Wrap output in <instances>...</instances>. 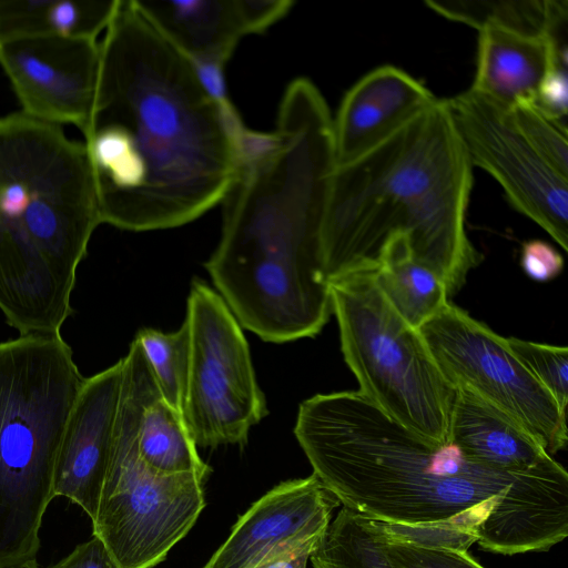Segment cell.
<instances>
[{
    "mask_svg": "<svg viewBox=\"0 0 568 568\" xmlns=\"http://www.w3.org/2000/svg\"><path fill=\"white\" fill-rule=\"evenodd\" d=\"M344 359L359 393L414 433L448 442L456 388L445 378L426 342L390 305L375 268L328 284Z\"/></svg>",
    "mask_w": 568,
    "mask_h": 568,
    "instance_id": "obj_7",
    "label": "cell"
},
{
    "mask_svg": "<svg viewBox=\"0 0 568 568\" xmlns=\"http://www.w3.org/2000/svg\"><path fill=\"white\" fill-rule=\"evenodd\" d=\"M372 523L393 568H484L468 549L426 528Z\"/></svg>",
    "mask_w": 568,
    "mask_h": 568,
    "instance_id": "obj_22",
    "label": "cell"
},
{
    "mask_svg": "<svg viewBox=\"0 0 568 568\" xmlns=\"http://www.w3.org/2000/svg\"><path fill=\"white\" fill-rule=\"evenodd\" d=\"M418 331L455 388L471 392L511 417L549 455L566 447V414L506 338L449 302Z\"/></svg>",
    "mask_w": 568,
    "mask_h": 568,
    "instance_id": "obj_9",
    "label": "cell"
},
{
    "mask_svg": "<svg viewBox=\"0 0 568 568\" xmlns=\"http://www.w3.org/2000/svg\"><path fill=\"white\" fill-rule=\"evenodd\" d=\"M121 383L122 358L84 379L58 453L53 496L82 508L91 523L110 462Z\"/></svg>",
    "mask_w": 568,
    "mask_h": 568,
    "instance_id": "obj_13",
    "label": "cell"
},
{
    "mask_svg": "<svg viewBox=\"0 0 568 568\" xmlns=\"http://www.w3.org/2000/svg\"><path fill=\"white\" fill-rule=\"evenodd\" d=\"M511 119L532 148L562 176L568 178L567 124L544 114L532 102L509 108Z\"/></svg>",
    "mask_w": 568,
    "mask_h": 568,
    "instance_id": "obj_25",
    "label": "cell"
},
{
    "mask_svg": "<svg viewBox=\"0 0 568 568\" xmlns=\"http://www.w3.org/2000/svg\"><path fill=\"white\" fill-rule=\"evenodd\" d=\"M39 568V567H34ZM50 568H118L97 537L78 545L68 556Z\"/></svg>",
    "mask_w": 568,
    "mask_h": 568,
    "instance_id": "obj_30",
    "label": "cell"
},
{
    "mask_svg": "<svg viewBox=\"0 0 568 568\" xmlns=\"http://www.w3.org/2000/svg\"><path fill=\"white\" fill-rule=\"evenodd\" d=\"M425 3L445 18L469 24L477 30L486 24H495L521 32L545 34L558 42L567 40L566 0H427Z\"/></svg>",
    "mask_w": 568,
    "mask_h": 568,
    "instance_id": "obj_21",
    "label": "cell"
},
{
    "mask_svg": "<svg viewBox=\"0 0 568 568\" xmlns=\"http://www.w3.org/2000/svg\"><path fill=\"white\" fill-rule=\"evenodd\" d=\"M448 442L470 460L513 474L531 471L554 459L523 426L465 388H456Z\"/></svg>",
    "mask_w": 568,
    "mask_h": 568,
    "instance_id": "obj_16",
    "label": "cell"
},
{
    "mask_svg": "<svg viewBox=\"0 0 568 568\" xmlns=\"http://www.w3.org/2000/svg\"><path fill=\"white\" fill-rule=\"evenodd\" d=\"M0 65L23 113L57 125H84L100 65L97 40L45 36L1 42Z\"/></svg>",
    "mask_w": 568,
    "mask_h": 568,
    "instance_id": "obj_11",
    "label": "cell"
},
{
    "mask_svg": "<svg viewBox=\"0 0 568 568\" xmlns=\"http://www.w3.org/2000/svg\"><path fill=\"white\" fill-rule=\"evenodd\" d=\"M294 434L343 507L377 523L456 530L496 554H523L515 508L545 521L560 510L554 496L568 494L555 459L523 474L486 467L404 427L358 390L304 400Z\"/></svg>",
    "mask_w": 568,
    "mask_h": 568,
    "instance_id": "obj_2",
    "label": "cell"
},
{
    "mask_svg": "<svg viewBox=\"0 0 568 568\" xmlns=\"http://www.w3.org/2000/svg\"><path fill=\"white\" fill-rule=\"evenodd\" d=\"M337 505L314 474L283 481L239 517L202 568H258L284 557L313 554Z\"/></svg>",
    "mask_w": 568,
    "mask_h": 568,
    "instance_id": "obj_12",
    "label": "cell"
},
{
    "mask_svg": "<svg viewBox=\"0 0 568 568\" xmlns=\"http://www.w3.org/2000/svg\"><path fill=\"white\" fill-rule=\"evenodd\" d=\"M84 379L60 334L0 343V568L38 567L58 453Z\"/></svg>",
    "mask_w": 568,
    "mask_h": 568,
    "instance_id": "obj_5",
    "label": "cell"
},
{
    "mask_svg": "<svg viewBox=\"0 0 568 568\" xmlns=\"http://www.w3.org/2000/svg\"><path fill=\"white\" fill-rule=\"evenodd\" d=\"M143 354L162 398L183 416L190 365V334L186 323L172 333L153 328L138 332Z\"/></svg>",
    "mask_w": 568,
    "mask_h": 568,
    "instance_id": "obj_24",
    "label": "cell"
},
{
    "mask_svg": "<svg viewBox=\"0 0 568 568\" xmlns=\"http://www.w3.org/2000/svg\"><path fill=\"white\" fill-rule=\"evenodd\" d=\"M556 64L567 67V45L545 34L486 24L478 29L470 90L509 108L532 102L541 80Z\"/></svg>",
    "mask_w": 568,
    "mask_h": 568,
    "instance_id": "obj_15",
    "label": "cell"
},
{
    "mask_svg": "<svg viewBox=\"0 0 568 568\" xmlns=\"http://www.w3.org/2000/svg\"><path fill=\"white\" fill-rule=\"evenodd\" d=\"M314 568H393L372 520L342 507L311 555Z\"/></svg>",
    "mask_w": 568,
    "mask_h": 568,
    "instance_id": "obj_23",
    "label": "cell"
},
{
    "mask_svg": "<svg viewBox=\"0 0 568 568\" xmlns=\"http://www.w3.org/2000/svg\"><path fill=\"white\" fill-rule=\"evenodd\" d=\"M375 281L394 310L417 329L448 302L444 282L412 256L404 236L392 239L384 247Z\"/></svg>",
    "mask_w": 568,
    "mask_h": 568,
    "instance_id": "obj_19",
    "label": "cell"
},
{
    "mask_svg": "<svg viewBox=\"0 0 568 568\" xmlns=\"http://www.w3.org/2000/svg\"><path fill=\"white\" fill-rule=\"evenodd\" d=\"M532 103L549 118L567 123V67L556 64L548 70L538 87Z\"/></svg>",
    "mask_w": 568,
    "mask_h": 568,
    "instance_id": "obj_27",
    "label": "cell"
},
{
    "mask_svg": "<svg viewBox=\"0 0 568 568\" xmlns=\"http://www.w3.org/2000/svg\"><path fill=\"white\" fill-rule=\"evenodd\" d=\"M312 552H302L298 555L276 559L258 568H306Z\"/></svg>",
    "mask_w": 568,
    "mask_h": 568,
    "instance_id": "obj_31",
    "label": "cell"
},
{
    "mask_svg": "<svg viewBox=\"0 0 568 568\" xmlns=\"http://www.w3.org/2000/svg\"><path fill=\"white\" fill-rule=\"evenodd\" d=\"M99 224L84 144L22 111L0 118V310L20 335L60 334Z\"/></svg>",
    "mask_w": 568,
    "mask_h": 568,
    "instance_id": "obj_4",
    "label": "cell"
},
{
    "mask_svg": "<svg viewBox=\"0 0 568 568\" xmlns=\"http://www.w3.org/2000/svg\"><path fill=\"white\" fill-rule=\"evenodd\" d=\"M447 101L473 166L488 172L510 204L567 251L568 178L532 148L509 106L470 89Z\"/></svg>",
    "mask_w": 568,
    "mask_h": 568,
    "instance_id": "obj_10",
    "label": "cell"
},
{
    "mask_svg": "<svg viewBox=\"0 0 568 568\" xmlns=\"http://www.w3.org/2000/svg\"><path fill=\"white\" fill-rule=\"evenodd\" d=\"M520 261L525 273L537 282L555 278L564 267L561 254L540 240H531L523 245Z\"/></svg>",
    "mask_w": 568,
    "mask_h": 568,
    "instance_id": "obj_28",
    "label": "cell"
},
{
    "mask_svg": "<svg viewBox=\"0 0 568 568\" xmlns=\"http://www.w3.org/2000/svg\"><path fill=\"white\" fill-rule=\"evenodd\" d=\"M134 338L122 358V383L110 462L92 524L118 568H154L192 529L205 507V479L149 468L135 445L140 415L160 396Z\"/></svg>",
    "mask_w": 568,
    "mask_h": 568,
    "instance_id": "obj_6",
    "label": "cell"
},
{
    "mask_svg": "<svg viewBox=\"0 0 568 568\" xmlns=\"http://www.w3.org/2000/svg\"><path fill=\"white\" fill-rule=\"evenodd\" d=\"M473 168L448 101L439 99L336 165L322 230L325 283L376 268L386 244L404 236L412 256L455 294L480 262L465 229Z\"/></svg>",
    "mask_w": 568,
    "mask_h": 568,
    "instance_id": "obj_3",
    "label": "cell"
},
{
    "mask_svg": "<svg viewBox=\"0 0 568 568\" xmlns=\"http://www.w3.org/2000/svg\"><path fill=\"white\" fill-rule=\"evenodd\" d=\"M186 306L184 422L196 446L243 445L267 414L246 339L223 298L205 283L192 282Z\"/></svg>",
    "mask_w": 568,
    "mask_h": 568,
    "instance_id": "obj_8",
    "label": "cell"
},
{
    "mask_svg": "<svg viewBox=\"0 0 568 568\" xmlns=\"http://www.w3.org/2000/svg\"><path fill=\"white\" fill-rule=\"evenodd\" d=\"M514 355L550 393L566 414L568 405V349L548 344L506 338Z\"/></svg>",
    "mask_w": 568,
    "mask_h": 568,
    "instance_id": "obj_26",
    "label": "cell"
},
{
    "mask_svg": "<svg viewBox=\"0 0 568 568\" xmlns=\"http://www.w3.org/2000/svg\"><path fill=\"white\" fill-rule=\"evenodd\" d=\"M293 4L292 0H242L248 34L267 30L285 17Z\"/></svg>",
    "mask_w": 568,
    "mask_h": 568,
    "instance_id": "obj_29",
    "label": "cell"
},
{
    "mask_svg": "<svg viewBox=\"0 0 568 568\" xmlns=\"http://www.w3.org/2000/svg\"><path fill=\"white\" fill-rule=\"evenodd\" d=\"M99 44L81 131L101 223L141 232L194 221L232 185L248 128L212 101L134 0H119Z\"/></svg>",
    "mask_w": 568,
    "mask_h": 568,
    "instance_id": "obj_1",
    "label": "cell"
},
{
    "mask_svg": "<svg viewBox=\"0 0 568 568\" xmlns=\"http://www.w3.org/2000/svg\"><path fill=\"white\" fill-rule=\"evenodd\" d=\"M437 98L418 80L394 65L378 67L345 94L335 119L336 165L373 149Z\"/></svg>",
    "mask_w": 568,
    "mask_h": 568,
    "instance_id": "obj_14",
    "label": "cell"
},
{
    "mask_svg": "<svg viewBox=\"0 0 568 568\" xmlns=\"http://www.w3.org/2000/svg\"><path fill=\"white\" fill-rule=\"evenodd\" d=\"M140 459L152 470L176 475L193 473L206 479L211 467L200 457L183 416L162 396L142 410L135 436Z\"/></svg>",
    "mask_w": 568,
    "mask_h": 568,
    "instance_id": "obj_20",
    "label": "cell"
},
{
    "mask_svg": "<svg viewBox=\"0 0 568 568\" xmlns=\"http://www.w3.org/2000/svg\"><path fill=\"white\" fill-rule=\"evenodd\" d=\"M155 29L189 61L227 63L248 36L241 0H134Z\"/></svg>",
    "mask_w": 568,
    "mask_h": 568,
    "instance_id": "obj_17",
    "label": "cell"
},
{
    "mask_svg": "<svg viewBox=\"0 0 568 568\" xmlns=\"http://www.w3.org/2000/svg\"><path fill=\"white\" fill-rule=\"evenodd\" d=\"M119 0H0V43L55 36L97 40Z\"/></svg>",
    "mask_w": 568,
    "mask_h": 568,
    "instance_id": "obj_18",
    "label": "cell"
}]
</instances>
